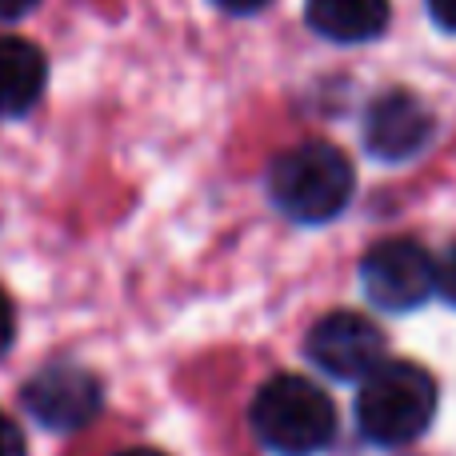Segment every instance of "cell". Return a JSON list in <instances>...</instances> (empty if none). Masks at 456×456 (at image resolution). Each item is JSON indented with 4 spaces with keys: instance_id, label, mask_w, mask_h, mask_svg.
I'll list each match as a JSON object with an SVG mask.
<instances>
[{
    "instance_id": "cell-11",
    "label": "cell",
    "mask_w": 456,
    "mask_h": 456,
    "mask_svg": "<svg viewBox=\"0 0 456 456\" xmlns=\"http://www.w3.org/2000/svg\"><path fill=\"white\" fill-rule=\"evenodd\" d=\"M436 289H441V297L456 305V244L449 248V256L436 265Z\"/></svg>"
},
{
    "instance_id": "cell-5",
    "label": "cell",
    "mask_w": 456,
    "mask_h": 456,
    "mask_svg": "<svg viewBox=\"0 0 456 456\" xmlns=\"http://www.w3.org/2000/svg\"><path fill=\"white\" fill-rule=\"evenodd\" d=\"M20 401L37 425L53 428V433H77V428L96 420V412L104 404V388L88 369L56 361V364H45L20 388Z\"/></svg>"
},
{
    "instance_id": "cell-16",
    "label": "cell",
    "mask_w": 456,
    "mask_h": 456,
    "mask_svg": "<svg viewBox=\"0 0 456 456\" xmlns=\"http://www.w3.org/2000/svg\"><path fill=\"white\" fill-rule=\"evenodd\" d=\"M117 456H165V452H157V449H125V452H117Z\"/></svg>"
},
{
    "instance_id": "cell-8",
    "label": "cell",
    "mask_w": 456,
    "mask_h": 456,
    "mask_svg": "<svg viewBox=\"0 0 456 456\" xmlns=\"http://www.w3.org/2000/svg\"><path fill=\"white\" fill-rule=\"evenodd\" d=\"M48 80V61L32 40L0 37V120L24 117L40 101Z\"/></svg>"
},
{
    "instance_id": "cell-10",
    "label": "cell",
    "mask_w": 456,
    "mask_h": 456,
    "mask_svg": "<svg viewBox=\"0 0 456 456\" xmlns=\"http://www.w3.org/2000/svg\"><path fill=\"white\" fill-rule=\"evenodd\" d=\"M0 456H28L20 425L12 417H4V412H0Z\"/></svg>"
},
{
    "instance_id": "cell-9",
    "label": "cell",
    "mask_w": 456,
    "mask_h": 456,
    "mask_svg": "<svg viewBox=\"0 0 456 456\" xmlns=\"http://www.w3.org/2000/svg\"><path fill=\"white\" fill-rule=\"evenodd\" d=\"M305 16L313 32L337 45H364L388 28V0H308Z\"/></svg>"
},
{
    "instance_id": "cell-2",
    "label": "cell",
    "mask_w": 456,
    "mask_h": 456,
    "mask_svg": "<svg viewBox=\"0 0 456 456\" xmlns=\"http://www.w3.org/2000/svg\"><path fill=\"white\" fill-rule=\"evenodd\" d=\"M248 425L256 441L276 456H316L337 436V409L329 393L316 388L308 377L281 372L265 380L252 396Z\"/></svg>"
},
{
    "instance_id": "cell-3",
    "label": "cell",
    "mask_w": 456,
    "mask_h": 456,
    "mask_svg": "<svg viewBox=\"0 0 456 456\" xmlns=\"http://www.w3.org/2000/svg\"><path fill=\"white\" fill-rule=\"evenodd\" d=\"M436 417V380L412 361H385L356 393V428L380 449L412 444Z\"/></svg>"
},
{
    "instance_id": "cell-4",
    "label": "cell",
    "mask_w": 456,
    "mask_h": 456,
    "mask_svg": "<svg viewBox=\"0 0 456 456\" xmlns=\"http://www.w3.org/2000/svg\"><path fill=\"white\" fill-rule=\"evenodd\" d=\"M361 289L380 313H412L436 289V265L412 236H393L364 252Z\"/></svg>"
},
{
    "instance_id": "cell-14",
    "label": "cell",
    "mask_w": 456,
    "mask_h": 456,
    "mask_svg": "<svg viewBox=\"0 0 456 456\" xmlns=\"http://www.w3.org/2000/svg\"><path fill=\"white\" fill-rule=\"evenodd\" d=\"M213 4L232 16H252V12H260V8H268L273 0H213Z\"/></svg>"
},
{
    "instance_id": "cell-1",
    "label": "cell",
    "mask_w": 456,
    "mask_h": 456,
    "mask_svg": "<svg viewBox=\"0 0 456 456\" xmlns=\"http://www.w3.org/2000/svg\"><path fill=\"white\" fill-rule=\"evenodd\" d=\"M353 160L329 141L297 144L268 168V200L297 224H329L353 200Z\"/></svg>"
},
{
    "instance_id": "cell-6",
    "label": "cell",
    "mask_w": 456,
    "mask_h": 456,
    "mask_svg": "<svg viewBox=\"0 0 456 456\" xmlns=\"http://www.w3.org/2000/svg\"><path fill=\"white\" fill-rule=\"evenodd\" d=\"M305 353L332 380H369L385 364V332L361 313H329L313 324Z\"/></svg>"
},
{
    "instance_id": "cell-12",
    "label": "cell",
    "mask_w": 456,
    "mask_h": 456,
    "mask_svg": "<svg viewBox=\"0 0 456 456\" xmlns=\"http://www.w3.org/2000/svg\"><path fill=\"white\" fill-rule=\"evenodd\" d=\"M12 337H16V308L8 300V292L0 289V356L12 348Z\"/></svg>"
},
{
    "instance_id": "cell-7",
    "label": "cell",
    "mask_w": 456,
    "mask_h": 456,
    "mask_svg": "<svg viewBox=\"0 0 456 456\" xmlns=\"http://www.w3.org/2000/svg\"><path fill=\"white\" fill-rule=\"evenodd\" d=\"M433 133L436 120L428 112V104L420 96L404 93V88L377 96L364 112V149L377 160H388V165H401V160H412L417 152H425Z\"/></svg>"
},
{
    "instance_id": "cell-15",
    "label": "cell",
    "mask_w": 456,
    "mask_h": 456,
    "mask_svg": "<svg viewBox=\"0 0 456 456\" xmlns=\"http://www.w3.org/2000/svg\"><path fill=\"white\" fill-rule=\"evenodd\" d=\"M37 0H0V20H16V16L32 12Z\"/></svg>"
},
{
    "instance_id": "cell-13",
    "label": "cell",
    "mask_w": 456,
    "mask_h": 456,
    "mask_svg": "<svg viewBox=\"0 0 456 456\" xmlns=\"http://www.w3.org/2000/svg\"><path fill=\"white\" fill-rule=\"evenodd\" d=\"M428 16L436 28L456 32V0H428Z\"/></svg>"
}]
</instances>
